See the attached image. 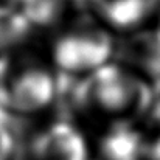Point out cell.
<instances>
[{
	"instance_id": "obj_7",
	"label": "cell",
	"mask_w": 160,
	"mask_h": 160,
	"mask_svg": "<svg viewBox=\"0 0 160 160\" xmlns=\"http://www.w3.org/2000/svg\"><path fill=\"white\" fill-rule=\"evenodd\" d=\"M98 152L103 160H140L145 154L142 135L128 124L115 123L100 140Z\"/></svg>"
},
{
	"instance_id": "obj_3",
	"label": "cell",
	"mask_w": 160,
	"mask_h": 160,
	"mask_svg": "<svg viewBox=\"0 0 160 160\" xmlns=\"http://www.w3.org/2000/svg\"><path fill=\"white\" fill-rule=\"evenodd\" d=\"M54 78L50 68L41 64H22L9 68L2 78L0 100L8 112L34 115L52 104Z\"/></svg>"
},
{
	"instance_id": "obj_2",
	"label": "cell",
	"mask_w": 160,
	"mask_h": 160,
	"mask_svg": "<svg viewBox=\"0 0 160 160\" xmlns=\"http://www.w3.org/2000/svg\"><path fill=\"white\" fill-rule=\"evenodd\" d=\"M115 39L100 22H81L61 31L52 45L53 65L68 75L89 76L112 62Z\"/></svg>"
},
{
	"instance_id": "obj_4",
	"label": "cell",
	"mask_w": 160,
	"mask_h": 160,
	"mask_svg": "<svg viewBox=\"0 0 160 160\" xmlns=\"http://www.w3.org/2000/svg\"><path fill=\"white\" fill-rule=\"evenodd\" d=\"M30 160H89V146L78 128L53 123L31 142Z\"/></svg>"
},
{
	"instance_id": "obj_1",
	"label": "cell",
	"mask_w": 160,
	"mask_h": 160,
	"mask_svg": "<svg viewBox=\"0 0 160 160\" xmlns=\"http://www.w3.org/2000/svg\"><path fill=\"white\" fill-rule=\"evenodd\" d=\"M81 103L101 118L121 123L151 104V92L140 75L118 62H109L86 76Z\"/></svg>"
},
{
	"instance_id": "obj_8",
	"label": "cell",
	"mask_w": 160,
	"mask_h": 160,
	"mask_svg": "<svg viewBox=\"0 0 160 160\" xmlns=\"http://www.w3.org/2000/svg\"><path fill=\"white\" fill-rule=\"evenodd\" d=\"M31 27L17 8L0 6V50L20 45L27 39Z\"/></svg>"
},
{
	"instance_id": "obj_5",
	"label": "cell",
	"mask_w": 160,
	"mask_h": 160,
	"mask_svg": "<svg viewBox=\"0 0 160 160\" xmlns=\"http://www.w3.org/2000/svg\"><path fill=\"white\" fill-rule=\"evenodd\" d=\"M115 54L120 59L118 64L134 73L142 72L160 79V28L143 27L128 33L121 42H115Z\"/></svg>"
},
{
	"instance_id": "obj_6",
	"label": "cell",
	"mask_w": 160,
	"mask_h": 160,
	"mask_svg": "<svg viewBox=\"0 0 160 160\" xmlns=\"http://www.w3.org/2000/svg\"><path fill=\"white\" fill-rule=\"evenodd\" d=\"M98 22L109 31L132 33L159 9L160 0H90Z\"/></svg>"
}]
</instances>
